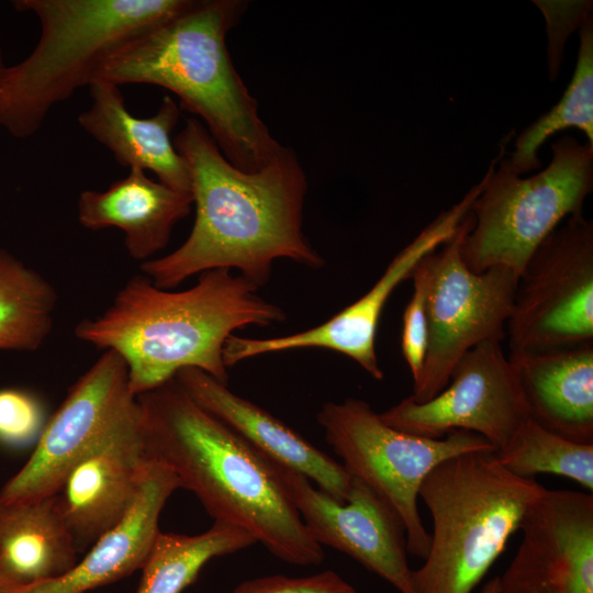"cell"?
<instances>
[{"mask_svg":"<svg viewBox=\"0 0 593 593\" xmlns=\"http://www.w3.org/2000/svg\"><path fill=\"white\" fill-rule=\"evenodd\" d=\"M258 287L230 269L200 273L186 290L163 289L145 275L130 278L102 314L83 318L75 336L126 362L135 395L152 391L184 368H198L227 383L226 339L246 326L286 320L284 311L258 294Z\"/></svg>","mask_w":593,"mask_h":593,"instance_id":"3957f363","label":"cell"},{"mask_svg":"<svg viewBox=\"0 0 593 593\" xmlns=\"http://www.w3.org/2000/svg\"><path fill=\"white\" fill-rule=\"evenodd\" d=\"M425 257L421 259L411 275L413 293L403 313L401 349L411 371L413 383L422 372L427 349L428 268Z\"/></svg>","mask_w":593,"mask_h":593,"instance_id":"83f0119b","label":"cell"},{"mask_svg":"<svg viewBox=\"0 0 593 593\" xmlns=\"http://www.w3.org/2000/svg\"><path fill=\"white\" fill-rule=\"evenodd\" d=\"M495 456L506 470L518 477L556 474L593 491V444L563 438L530 418Z\"/></svg>","mask_w":593,"mask_h":593,"instance_id":"484cf974","label":"cell"},{"mask_svg":"<svg viewBox=\"0 0 593 593\" xmlns=\"http://www.w3.org/2000/svg\"><path fill=\"white\" fill-rule=\"evenodd\" d=\"M545 491L535 478L506 470L495 451L439 463L418 493L433 530L424 563L412 571L413 593H471Z\"/></svg>","mask_w":593,"mask_h":593,"instance_id":"8992f818","label":"cell"},{"mask_svg":"<svg viewBox=\"0 0 593 593\" xmlns=\"http://www.w3.org/2000/svg\"><path fill=\"white\" fill-rule=\"evenodd\" d=\"M254 544L247 532L222 522L197 535L160 532L141 569L136 593H182L210 560Z\"/></svg>","mask_w":593,"mask_h":593,"instance_id":"603a6c76","label":"cell"},{"mask_svg":"<svg viewBox=\"0 0 593 593\" xmlns=\"http://www.w3.org/2000/svg\"><path fill=\"white\" fill-rule=\"evenodd\" d=\"M473 225L471 212L456 235L426 255L427 349L422 372L409 396L423 403L449 382L458 360L483 342L505 339L519 276L503 267L473 272L460 248Z\"/></svg>","mask_w":593,"mask_h":593,"instance_id":"9c48e42d","label":"cell"},{"mask_svg":"<svg viewBox=\"0 0 593 593\" xmlns=\"http://www.w3.org/2000/svg\"><path fill=\"white\" fill-rule=\"evenodd\" d=\"M88 87L92 102L78 116L82 130L120 165L153 171L168 187L191 192L187 164L171 138L181 113L179 104L166 94L154 115L137 118L126 108L119 86L94 81Z\"/></svg>","mask_w":593,"mask_h":593,"instance_id":"d6986e66","label":"cell"},{"mask_svg":"<svg viewBox=\"0 0 593 593\" xmlns=\"http://www.w3.org/2000/svg\"><path fill=\"white\" fill-rule=\"evenodd\" d=\"M54 286L0 247V350L36 351L54 325Z\"/></svg>","mask_w":593,"mask_h":593,"instance_id":"cb8c5ba5","label":"cell"},{"mask_svg":"<svg viewBox=\"0 0 593 593\" xmlns=\"http://www.w3.org/2000/svg\"><path fill=\"white\" fill-rule=\"evenodd\" d=\"M388 425L413 435L441 438L475 433L501 449L529 419L517 368L499 342H483L455 365L448 384L426 402L410 396L379 413Z\"/></svg>","mask_w":593,"mask_h":593,"instance_id":"7c38bea8","label":"cell"},{"mask_svg":"<svg viewBox=\"0 0 593 593\" xmlns=\"http://www.w3.org/2000/svg\"><path fill=\"white\" fill-rule=\"evenodd\" d=\"M46 424L40 399L16 388L0 389V444L23 448L36 443Z\"/></svg>","mask_w":593,"mask_h":593,"instance_id":"4316f807","label":"cell"},{"mask_svg":"<svg viewBox=\"0 0 593 593\" xmlns=\"http://www.w3.org/2000/svg\"><path fill=\"white\" fill-rule=\"evenodd\" d=\"M175 379L198 405L237 433L260 455L303 474L335 500H347L351 478L343 465L279 418L198 368L181 369Z\"/></svg>","mask_w":593,"mask_h":593,"instance_id":"2e32d148","label":"cell"},{"mask_svg":"<svg viewBox=\"0 0 593 593\" xmlns=\"http://www.w3.org/2000/svg\"><path fill=\"white\" fill-rule=\"evenodd\" d=\"M497 593H593V494L547 490L532 504Z\"/></svg>","mask_w":593,"mask_h":593,"instance_id":"9a60e30c","label":"cell"},{"mask_svg":"<svg viewBox=\"0 0 593 593\" xmlns=\"http://www.w3.org/2000/svg\"><path fill=\"white\" fill-rule=\"evenodd\" d=\"M192 0H14L32 12L41 35L32 53L5 66L0 79V126L24 139L54 105L89 86L98 65L133 37L172 19Z\"/></svg>","mask_w":593,"mask_h":593,"instance_id":"5b68a950","label":"cell"},{"mask_svg":"<svg viewBox=\"0 0 593 593\" xmlns=\"http://www.w3.org/2000/svg\"><path fill=\"white\" fill-rule=\"evenodd\" d=\"M325 439L350 475L380 494L399 514L407 551L422 558L429 549V533L418 512L421 485L443 461L470 451H496L484 437L455 430L428 438L396 429L369 403L348 398L327 402L317 413Z\"/></svg>","mask_w":593,"mask_h":593,"instance_id":"ba28073f","label":"cell"},{"mask_svg":"<svg viewBox=\"0 0 593 593\" xmlns=\"http://www.w3.org/2000/svg\"><path fill=\"white\" fill-rule=\"evenodd\" d=\"M174 144L190 174L195 217L178 248L139 264L154 284L171 290L208 270L235 269L260 288L277 259L323 266L302 228L307 179L293 149L283 146L261 169L244 171L197 119L186 121Z\"/></svg>","mask_w":593,"mask_h":593,"instance_id":"6da1fadb","label":"cell"},{"mask_svg":"<svg viewBox=\"0 0 593 593\" xmlns=\"http://www.w3.org/2000/svg\"><path fill=\"white\" fill-rule=\"evenodd\" d=\"M577 127L593 145V20L588 16L580 26V46L573 77L561 100L526 127L515 142L508 158L513 170L522 176L540 168V146L557 132Z\"/></svg>","mask_w":593,"mask_h":593,"instance_id":"d4e9b609","label":"cell"},{"mask_svg":"<svg viewBox=\"0 0 593 593\" xmlns=\"http://www.w3.org/2000/svg\"><path fill=\"white\" fill-rule=\"evenodd\" d=\"M508 357L593 344V222L573 215L519 275L506 324Z\"/></svg>","mask_w":593,"mask_h":593,"instance_id":"30bf717a","label":"cell"},{"mask_svg":"<svg viewBox=\"0 0 593 593\" xmlns=\"http://www.w3.org/2000/svg\"><path fill=\"white\" fill-rule=\"evenodd\" d=\"M271 462L287 496L318 545L348 555L400 593H413L405 527L380 494L351 478L348 497L339 502L303 474Z\"/></svg>","mask_w":593,"mask_h":593,"instance_id":"5bb4252c","label":"cell"},{"mask_svg":"<svg viewBox=\"0 0 593 593\" xmlns=\"http://www.w3.org/2000/svg\"><path fill=\"white\" fill-rule=\"evenodd\" d=\"M78 553L56 495L0 502V559L21 585L63 577Z\"/></svg>","mask_w":593,"mask_h":593,"instance_id":"7402d4cb","label":"cell"},{"mask_svg":"<svg viewBox=\"0 0 593 593\" xmlns=\"http://www.w3.org/2000/svg\"><path fill=\"white\" fill-rule=\"evenodd\" d=\"M137 398L145 457L168 468L214 522L247 532L287 563H322L323 547L269 459L198 405L175 378Z\"/></svg>","mask_w":593,"mask_h":593,"instance_id":"7a4b0ae2","label":"cell"},{"mask_svg":"<svg viewBox=\"0 0 593 593\" xmlns=\"http://www.w3.org/2000/svg\"><path fill=\"white\" fill-rule=\"evenodd\" d=\"M179 488L168 468L146 457L136 495L122 519L68 573L10 593H87L141 570L160 533V513Z\"/></svg>","mask_w":593,"mask_h":593,"instance_id":"ac0fdd59","label":"cell"},{"mask_svg":"<svg viewBox=\"0 0 593 593\" xmlns=\"http://www.w3.org/2000/svg\"><path fill=\"white\" fill-rule=\"evenodd\" d=\"M105 190H85L78 199V221L85 228L116 227L123 232L130 257L145 262L164 249L175 225L191 211V192L146 176L139 168Z\"/></svg>","mask_w":593,"mask_h":593,"instance_id":"ffe728a7","label":"cell"},{"mask_svg":"<svg viewBox=\"0 0 593 593\" xmlns=\"http://www.w3.org/2000/svg\"><path fill=\"white\" fill-rule=\"evenodd\" d=\"M19 586H22L21 583L0 559V593H10Z\"/></svg>","mask_w":593,"mask_h":593,"instance_id":"4dcf8cb0","label":"cell"},{"mask_svg":"<svg viewBox=\"0 0 593 593\" xmlns=\"http://www.w3.org/2000/svg\"><path fill=\"white\" fill-rule=\"evenodd\" d=\"M481 593H497V577H494L491 580H489L484 584Z\"/></svg>","mask_w":593,"mask_h":593,"instance_id":"1f68e13d","label":"cell"},{"mask_svg":"<svg viewBox=\"0 0 593 593\" xmlns=\"http://www.w3.org/2000/svg\"><path fill=\"white\" fill-rule=\"evenodd\" d=\"M510 359L530 419L569 440L593 444V344Z\"/></svg>","mask_w":593,"mask_h":593,"instance_id":"44dd1931","label":"cell"},{"mask_svg":"<svg viewBox=\"0 0 593 593\" xmlns=\"http://www.w3.org/2000/svg\"><path fill=\"white\" fill-rule=\"evenodd\" d=\"M4 68H5V65L3 64L2 51H1V45H0V79H1Z\"/></svg>","mask_w":593,"mask_h":593,"instance_id":"d6a6232c","label":"cell"},{"mask_svg":"<svg viewBox=\"0 0 593 593\" xmlns=\"http://www.w3.org/2000/svg\"><path fill=\"white\" fill-rule=\"evenodd\" d=\"M481 189L482 183L479 182L457 204L441 212L390 261L377 282L361 298L326 322L302 332L271 338L231 335L223 348L225 367L228 369L267 354L323 348L353 359L373 379H383L376 339L388 300L403 281L411 278L422 258L456 235Z\"/></svg>","mask_w":593,"mask_h":593,"instance_id":"4fadbf2b","label":"cell"},{"mask_svg":"<svg viewBox=\"0 0 593 593\" xmlns=\"http://www.w3.org/2000/svg\"><path fill=\"white\" fill-rule=\"evenodd\" d=\"M139 419L126 362L114 350H103L69 388L27 461L0 490V502L56 495L82 458Z\"/></svg>","mask_w":593,"mask_h":593,"instance_id":"8fae6325","label":"cell"},{"mask_svg":"<svg viewBox=\"0 0 593 593\" xmlns=\"http://www.w3.org/2000/svg\"><path fill=\"white\" fill-rule=\"evenodd\" d=\"M547 20L551 79L560 67L564 42L591 15L592 1H534Z\"/></svg>","mask_w":593,"mask_h":593,"instance_id":"f546056e","label":"cell"},{"mask_svg":"<svg viewBox=\"0 0 593 593\" xmlns=\"http://www.w3.org/2000/svg\"><path fill=\"white\" fill-rule=\"evenodd\" d=\"M246 7L243 0H192L184 11L103 59L91 82L145 83L174 92L180 109L204 121L231 164L244 171L259 170L283 146L261 120L258 102L226 45L227 33Z\"/></svg>","mask_w":593,"mask_h":593,"instance_id":"277c9868","label":"cell"},{"mask_svg":"<svg viewBox=\"0 0 593 593\" xmlns=\"http://www.w3.org/2000/svg\"><path fill=\"white\" fill-rule=\"evenodd\" d=\"M145 460L139 419L69 471L56 499L78 551L125 515L136 495Z\"/></svg>","mask_w":593,"mask_h":593,"instance_id":"e0dca14e","label":"cell"},{"mask_svg":"<svg viewBox=\"0 0 593 593\" xmlns=\"http://www.w3.org/2000/svg\"><path fill=\"white\" fill-rule=\"evenodd\" d=\"M230 593H358L333 570L306 577L267 575L242 582Z\"/></svg>","mask_w":593,"mask_h":593,"instance_id":"f1b7e54d","label":"cell"},{"mask_svg":"<svg viewBox=\"0 0 593 593\" xmlns=\"http://www.w3.org/2000/svg\"><path fill=\"white\" fill-rule=\"evenodd\" d=\"M551 160L522 178L501 159L483 178L471 205L473 225L461 243V257L473 272L493 267L518 276L535 250L567 217L582 214L593 189V145L564 136L551 145Z\"/></svg>","mask_w":593,"mask_h":593,"instance_id":"52a82bcc","label":"cell"}]
</instances>
